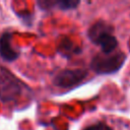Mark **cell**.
<instances>
[{
	"label": "cell",
	"mask_w": 130,
	"mask_h": 130,
	"mask_svg": "<svg viewBox=\"0 0 130 130\" xmlns=\"http://www.w3.org/2000/svg\"><path fill=\"white\" fill-rule=\"evenodd\" d=\"M114 27L105 20H98L87 30V37L91 43L100 46L103 53L109 54L116 51L118 41L113 35Z\"/></svg>",
	"instance_id": "6da1fadb"
},
{
	"label": "cell",
	"mask_w": 130,
	"mask_h": 130,
	"mask_svg": "<svg viewBox=\"0 0 130 130\" xmlns=\"http://www.w3.org/2000/svg\"><path fill=\"white\" fill-rule=\"evenodd\" d=\"M126 55L121 51L96 54L90 61V68L99 74H111L117 72L125 63Z\"/></svg>",
	"instance_id": "7a4b0ae2"
},
{
	"label": "cell",
	"mask_w": 130,
	"mask_h": 130,
	"mask_svg": "<svg viewBox=\"0 0 130 130\" xmlns=\"http://www.w3.org/2000/svg\"><path fill=\"white\" fill-rule=\"evenodd\" d=\"M21 92V83L7 69L0 67V99L4 102L14 100Z\"/></svg>",
	"instance_id": "3957f363"
},
{
	"label": "cell",
	"mask_w": 130,
	"mask_h": 130,
	"mask_svg": "<svg viewBox=\"0 0 130 130\" xmlns=\"http://www.w3.org/2000/svg\"><path fill=\"white\" fill-rule=\"evenodd\" d=\"M87 75V71L84 69H64L55 74L53 83L59 87H71L81 82Z\"/></svg>",
	"instance_id": "277c9868"
},
{
	"label": "cell",
	"mask_w": 130,
	"mask_h": 130,
	"mask_svg": "<svg viewBox=\"0 0 130 130\" xmlns=\"http://www.w3.org/2000/svg\"><path fill=\"white\" fill-rule=\"evenodd\" d=\"M0 56L5 61H13L18 58L19 53L11 46V32L5 31L0 37Z\"/></svg>",
	"instance_id": "5b68a950"
},
{
	"label": "cell",
	"mask_w": 130,
	"mask_h": 130,
	"mask_svg": "<svg viewBox=\"0 0 130 130\" xmlns=\"http://www.w3.org/2000/svg\"><path fill=\"white\" fill-rule=\"evenodd\" d=\"M79 3H80L79 0H52L53 8L58 6V8L63 10L74 9L79 5Z\"/></svg>",
	"instance_id": "8992f818"
},
{
	"label": "cell",
	"mask_w": 130,
	"mask_h": 130,
	"mask_svg": "<svg viewBox=\"0 0 130 130\" xmlns=\"http://www.w3.org/2000/svg\"><path fill=\"white\" fill-rule=\"evenodd\" d=\"M84 130H112V128L103 122H99V123H95L93 125L86 127Z\"/></svg>",
	"instance_id": "52a82bcc"
}]
</instances>
